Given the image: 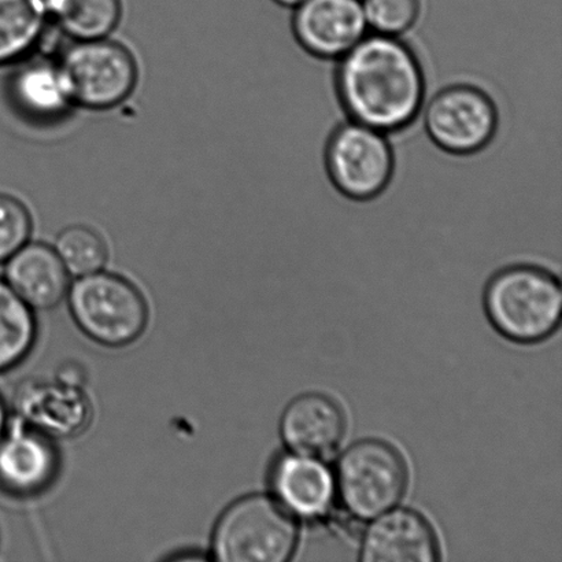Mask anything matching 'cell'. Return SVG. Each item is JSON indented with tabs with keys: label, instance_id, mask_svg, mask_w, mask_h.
Wrapping results in <instances>:
<instances>
[{
	"label": "cell",
	"instance_id": "7a4b0ae2",
	"mask_svg": "<svg viewBox=\"0 0 562 562\" xmlns=\"http://www.w3.org/2000/svg\"><path fill=\"white\" fill-rule=\"evenodd\" d=\"M561 305L559 280L541 268H506L486 290V311L494 327L521 344L552 335L560 324Z\"/></svg>",
	"mask_w": 562,
	"mask_h": 562
},
{
	"label": "cell",
	"instance_id": "2e32d148",
	"mask_svg": "<svg viewBox=\"0 0 562 562\" xmlns=\"http://www.w3.org/2000/svg\"><path fill=\"white\" fill-rule=\"evenodd\" d=\"M272 483L292 514L316 517L329 508L334 481L327 468L305 456H284L274 465Z\"/></svg>",
	"mask_w": 562,
	"mask_h": 562
},
{
	"label": "cell",
	"instance_id": "5bb4252c",
	"mask_svg": "<svg viewBox=\"0 0 562 562\" xmlns=\"http://www.w3.org/2000/svg\"><path fill=\"white\" fill-rule=\"evenodd\" d=\"M15 401L24 420L55 437L80 432L90 418V404L76 385L33 383L21 389Z\"/></svg>",
	"mask_w": 562,
	"mask_h": 562
},
{
	"label": "cell",
	"instance_id": "ffe728a7",
	"mask_svg": "<svg viewBox=\"0 0 562 562\" xmlns=\"http://www.w3.org/2000/svg\"><path fill=\"white\" fill-rule=\"evenodd\" d=\"M54 250L66 271L77 278L102 271L108 261V246L95 229L76 224L60 231Z\"/></svg>",
	"mask_w": 562,
	"mask_h": 562
},
{
	"label": "cell",
	"instance_id": "8fae6325",
	"mask_svg": "<svg viewBox=\"0 0 562 562\" xmlns=\"http://www.w3.org/2000/svg\"><path fill=\"white\" fill-rule=\"evenodd\" d=\"M361 560L366 562H435L439 544L432 527L413 510L389 512L368 527Z\"/></svg>",
	"mask_w": 562,
	"mask_h": 562
},
{
	"label": "cell",
	"instance_id": "44dd1931",
	"mask_svg": "<svg viewBox=\"0 0 562 562\" xmlns=\"http://www.w3.org/2000/svg\"><path fill=\"white\" fill-rule=\"evenodd\" d=\"M368 30L378 35L400 37L416 25L422 0H361Z\"/></svg>",
	"mask_w": 562,
	"mask_h": 562
},
{
	"label": "cell",
	"instance_id": "30bf717a",
	"mask_svg": "<svg viewBox=\"0 0 562 562\" xmlns=\"http://www.w3.org/2000/svg\"><path fill=\"white\" fill-rule=\"evenodd\" d=\"M58 454L47 435L15 423L0 439V487L15 495L43 492L54 481Z\"/></svg>",
	"mask_w": 562,
	"mask_h": 562
},
{
	"label": "cell",
	"instance_id": "7c38bea8",
	"mask_svg": "<svg viewBox=\"0 0 562 562\" xmlns=\"http://www.w3.org/2000/svg\"><path fill=\"white\" fill-rule=\"evenodd\" d=\"M346 420L329 396L312 393L292 401L281 418V437L292 451L305 457H328L344 438Z\"/></svg>",
	"mask_w": 562,
	"mask_h": 562
},
{
	"label": "cell",
	"instance_id": "3957f363",
	"mask_svg": "<svg viewBox=\"0 0 562 562\" xmlns=\"http://www.w3.org/2000/svg\"><path fill=\"white\" fill-rule=\"evenodd\" d=\"M297 527L280 501L251 495L225 512L214 531V559L222 562H284L294 554Z\"/></svg>",
	"mask_w": 562,
	"mask_h": 562
},
{
	"label": "cell",
	"instance_id": "ac0fdd59",
	"mask_svg": "<svg viewBox=\"0 0 562 562\" xmlns=\"http://www.w3.org/2000/svg\"><path fill=\"white\" fill-rule=\"evenodd\" d=\"M49 21L76 42L104 38L119 26L121 0H44Z\"/></svg>",
	"mask_w": 562,
	"mask_h": 562
},
{
	"label": "cell",
	"instance_id": "9a60e30c",
	"mask_svg": "<svg viewBox=\"0 0 562 562\" xmlns=\"http://www.w3.org/2000/svg\"><path fill=\"white\" fill-rule=\"evenodd\" d=\"M5 278L30 307L52 308L64 300L69 289V272L54 247L27 244L8 261Z\"/></svg>",
	"mask_w": 562,
	"mask_h": 562
},
{
	"label": "cell",
	"instance_id": "ba28073f",
	"mask_svg": "<svg viewBox=\"0 0 562 562\" xmlns=\"http://www.w3.org/2000/svg\"><path fill=\"white\" fill-rule=\"evenodd\" d=\"M499 124L497 104L481 88L454 85L443 88L424 109L429 139L450 156H473L493 142Z\"/></svg>",
	"mask_w": 562,
	"mask_h": 562
},
{
	"label": "cell",
	"instance_id": "603a6c76",
	"mask_svg": "<svg viewBox=\"0 0 562 562\" xmlns=\"http://www.w3.org/2000/svg\"><path fill=\"white\" fill-rule=\"evenodd\" d=\"M5 428H8V416L2 400H0V439H2Z\"/></svg>",
	"mask_w": 562,
	"mask_h": 562
},
{
	"label": "cell",
	"instance_id": "d6986e66",
	"mask_svg": "<svg viewBox=\"0 0 562 562\" xmlns=\"http://www.w3.org/2000/svg\"><path fill=\"white\" fill-rule=\"evenodd\" d=\"M35 338L36 324L30 306L0 280V372L25 358Z\"/></svg>",
	"mask_w": 562,
	"mask_h": 562
},
{
	"label": "cell",
	"instance_id": "277c9868",
	"mask_svg": "<svg viewBox=\"0 0 562 562\" xmlns=\"http://www.w3.org/2000/svg\"><path fill=\"white\" fill-rule=\"evenodd\" d=\"M69 305L77 325L103 346L132 344L146 329V301L135 285L115 274H87L69 291Z\"/></svg>",
	"mask_w": 562,
	"mask_h": 562
},
{
	"label": "cell",
	"instance_id": "e0dca14e",
	"mask_svg": "<svg viewBox=\"0 0 562 562\" xmlns=\"http://www.w3.org/2000/svg\"><path fill=\"white\" fill-rule=\"evenodd\" d=\"M48 22L44 0H0V66L30 57L43 41Z\"/></svg>",
	"mask_w": 562,
	"mask_h": 562
},
{
	"label": "cell",
	"instance_id": "5b68a950",
	"mask_svg": "<svg viewBox=\"0 0 562 562\" xmlns=\"http://www.w3.org/2000/svg\"><path fill=\"white\" fill-rule=\"evenodd\" d=\"M75 106L117 108L135 91L136 60L123 44L108 37L76 42L58 59Z\"/></svg>",
	"mask_w": 562,
	"mask_h": 562
},
{
	"label": "cell",
	"instance_id": "6da1fadb",
	"mask_svg": "<svg viewBox=\"0 0 562 562\" xmlns=\"http://www.w3.org/2000/svg\"><path fill=\"white\" fill-rule=\"evenodd\" d=\"M338 60L335 91L347 117L385 135L415 123L426 101V76L405 42L368 33Z\"/></svg>",
	"mask_w": 562,
	"mask_h": 562
},
{
	"label": "cell",
	"instance_id": "4fadbf2b",
	"mask_svg": "<svg viewBox=\"0 0 562 562\" xmlns=\"http://www.w3.org/2000/svg\"><path fill=\"white\" fill-rule=\"evenodd\" d=\"M8 91L16 112L35 123H55L75 106L58 60H26L10 76Z\"/></svg>",
	"mask_w": 562,
	"mask_h": 562
},
{
	"label": "cell",
	"instance_id": "9c48e42d",
	"mask_svg": "<svg viewBox=\"0 0 562 562\" xmlns=\"http://www.w3.org/2000/svg\"><path fill=\"white\" fill-rule=\"evenodd\" d=\"M291 26L297 44L323 60L344 57L369 31L361 0H303Z\"/></svg>",
	"mask_w": 562,
	"mask_h": 562
},
{
	"label": "cell",
	"instance_id": "8992f818",
	"mask_svg": "<svg viewBox=\"0 0 562 562\" xmlns=\"http://www.w3.org/2000/svg\"><path fill=\"white\" fill-rule=\"evenodd\" d=\"M324 159L330 183L347 200H376L393 180L395 156L387 135L351 120L329 135Z\"/></svg>",
	"mask_w": 562,
	"mask_h": 562
},
{
	"label": "cell",
	"instance_id": "52a82bcc",
	"mask_svg": "<svg viewBox=\"0 0 562 562\" xmlns=\"http://www.w3.org/2000/svg\"><path fill=\"white\" fill-rule=\"evenodd\" d=\"M406 482L401 454L380 440L351 446L336 468L341 503L358 519H372L394 508L405 493Z\"/></svg>",
	"mask_w": 562,
	"mask_h": 562
},
{
	"label": "cell",
	"instance_id": "7402d4cb",
	"mask_svg": "<svg viewBox=\"0 0 562 562\" xmlns=\"http://www.w3.org/2000/svg\"><path fill=\"white\" fill-rule=\"evenodd\" d=\"M32 216L16 198L0 194V263L8 262L30 241Z\"/></svg>",
	"mask_w": 562,
	"mask_h": 562
},
{
	"label": "cell",
	"instance_id": "cb8c5ba5",
	"mask_svg": "<svg viewBox=\"0 0 562 562\" xmlns=\"http://www.w3.org/2000/svg\"><path fill=\"white\" fill-rule=\"evenodd\" d=\"M273 2L283 5V8L294 9L297 4H301L303 0H273Z\"/></svg>",
	"mask_w": 562,
	"mask_h": 562
}]
</instances>
